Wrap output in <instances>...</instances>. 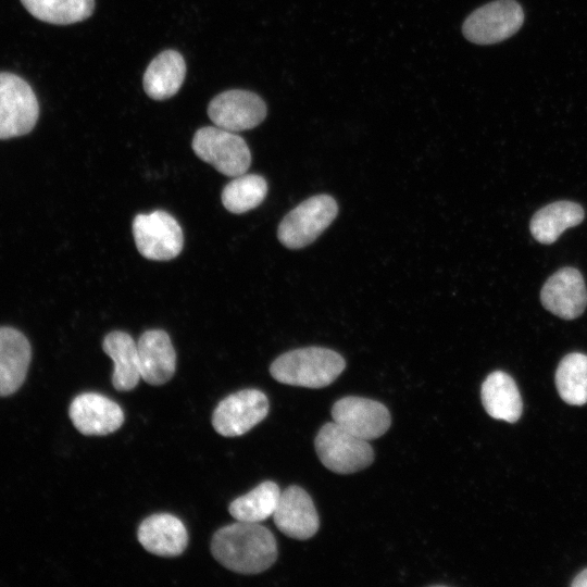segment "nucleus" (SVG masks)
I'll return each instance as SVG.
<instances>
[{
	"label": "nucleus",
	"mask_w": 587,
	"mask_h": 587,
	"mask_svg": "<svg viewBox=\"0 0 587 587\" xmlns=\"http://www.w3.org/2000/svg\"><path fill=\"white\" fill-rule=\"evenodd\" d=\"M211 552L224 567L240 574H259L277 559L272 532L258 524L237 521L215 532Z\"/></svg>",
	"instance_id": "nucleus-1"
},
{
	"label": "nucleus",
	"mask_w": 587,
	"mask_h": 587,
	"mask_svg": "<svg viewBox=\"0 0 587 587\" xmlns=\"http://www.w3.org/2000/svg\"><path fill=\"white\" fill-rule=\"evenodd\" d=\"M346 362L336 351L322 347L290 350L270 366L272 377L286 385L323 388L330 385L345 370Z\"/></svg>",
	"instance_id": "nucleus-2"
},
{
	"label": "nucleus",
	"mask_w": 587,
	"mask_h": 587,
	"mask_svg": "<svg viewBox=\"0 0 587 587\" xmlns=\"http://www.w3.org/2000/svg\"><path fill=\"white\" fill-rule=\"evenodd\" d=\"M315 451L323 465L338 474H350L372 464L374 451L336 422L324 424L315 437Z\"/></svg>",
	"instance_id": "nucleus-3"
},
{
	"label": "nucleus",
	"mask_w": 587,
	"mask_h": 587,
	"mask_svg": "<svg viewBox=\"0 0 587 587\" xmlns=\"http://www.w3.org/2000/svg\"><path fill=\"white\" fill-rule=\"evenodd\" d=\"M191 146L199 159L226 176H239L250 167L249 147L234 132L217 126L201 127L196 132Z\"/></svg>",
	"instance_id": "nucleus-4"
},
{
	"label": "nucleus",
	"mask_w": 587,
	"mask_h": 587,
	"mask_svg": "<svg viewBox=\"0 0 587 587\" xmlns=\"http://www.w3.org/2000/svg\"><path fill=\"white\" fill-rule=\"evenodd\" d=\"M338 205L328 195L313 196L294 208L282 220L277 237L289 249L313 242L335 220Z\"/></svg>",
	"instance_id": "nucleus-5"
},
{
	"label": "nucleus",
	"mask_w": 587,
	"mask_h": 587,
	"mask_svg": "<svg viewBox=\"0 0 587 587\" xmlns=\"http://www.w3.org/2000/svg\"><path fill=\"white\" fill-rule=\"evenodd\" d=\"M38 115L39 105L32 87L15 74L0 73V139L29 133Z\"/></svg>",
	"instance_id": "nucleus-6"
},
{
	"label": "nucleus",
	"mask_w": 587,
	"mask_h": 587,
	"mask_svg": "<svg viewBox=\"0 0 587 587\" xmlns=\"http://www.w3.org/2000/svg\"><path fill=\"white\" fill-rule=\"evenodd\" d=\"M133 235L139 253L149 260H172L180 253L184 246L180 225L174 216L162 210L136 215L133 221Z\"/></svg>",
	"instance_id": "nucleus-7"
},
{
	"label": "nucleus",
	"mask_w": 587,
	"mask_h": 587,
	"mask_svg": "<svg viewBox=\"0 0 587 587\" xmlns=\"http://www.w3.org/2000/svg\"><path fill=\"white\" fill-rule=\"evenodd\" d=\"M523 22V9L515 0H496L472 12L462 32L471 42L491 45L514 35Z\"/></svg>",
	"instance_id": "nucleus-8"
},
{
	"label": "nucleus",
	"mask_w": 587,
	"mask_h": 587,
	"mask_svg": "<svg viewBox=\"0 0 587 587\" xmlns=\"http://www.w3.org/2000/svg\"><path fill=\"white\" fill-rule=\"evenodd\" d=\"M268 400L258 389H243L224 398L214 409L212 425L224 437L246 434L268 412Z\"/></svg>",
	"instance_id": "nucleus-9"
},
{
	"label": "nucleus",
	"mask_w": 587,
	"mask_h": 587,
	"mask_svg": "<svg viewBox=\"0 0 587 587\" xmlns=\"http://www.w3.org/2000/svg\"><path fill=\"white\" fill-rule=\"evenodd\" d=\"M208 115L215 126L237 133L261 124L266 116V104L254 92L226 90L211 100Z\"/></svg>",
	"instance_id": "nucleus-10"
},
{
	"label": "nucleus",
	"mask_w": 587,
	"mask_h": 587,
	"mask_svg": "<svg viewBox=\"0 0 587 587\" xmlns=\"http://www.w3.org/2000/svg\"><path fill=\"white\" fill-rule=\"evenodd\" d=\"M332 417L338 425L367 441L383 436L391 423L389 411L383 403L354 396L336 401Z\"/></svg>",
	"instance_id": "nucleus-11"
},
{
	"label": "nucleus",
	"mask_w": 587,
	"mask_h": 587,
	"mask_svg": "<svg viewBox=\"0 0 587 587\" xmlns=\"http://www.w3.org/2000/svg\"><path fill=\"white\" fill-rule=\"evenodd\" d=\"M68 415L76 429L86 436H104L117 430L124 422L122 408L97 392H84L72 401Z\"/></svg>",
	"instance_id": "nucleus-12"
},
{
	"label": "nucleus",
	"mask_w": 587,
	"mask_h": 587,
	"mask_svg": "<svg viewBox=\"0 0 587 587\" xmlns=\"http://www.w3.org/2000/svg\"><path fill=\"white\" fill-rule=\"evenodd\" d=\"M273 520L284 535L299 540L313 537L320 525L311 497L303 488L295 485L280 492Z\"/></svg>",
	"instance_id": "nucleus-13"
},
{
	"label": "nucleus",
	"mask_w": 587,
	"mask_h": 587,
	"mask_svg": "<svg viewBox=\"0 0 587 587\" xmlns=\"http://www.w3.org/2000/svg\"><path fill=\"white\" fill-rule=\"evenodd\" d=\"M540 299L557 316L565 320L579 316L587 305V289L580 272L563 267L552 274L541 289Z\"/></svg>",
	"instance_id": "nucleus-14"
},
{
	"label": "nucleus",
	"mask_w": 587,
	"mask_h": 587,
	"mask_svg": "<svg viewBox=\"0 0 587 587\" xmlns=\"http://www.w3.org/2000/svg\"><path fill=\"white\" fill-rule=\"evenodd\" d=\"M140 376L153 386L168 382L176 370V352L166 332L146 330L137 342Z\"/></svg>",
	"instance_id": "nucleus-15"
},
{
	"label": "nucleus",
	"mask_w": 587,
	"mask_h": 587,
	"mask_svg": "<svg viewBox=\"0 0 587 587\" xmlns=\"http://www.w3.org/2000/svg\"><path fill=\"white\" fill-rule=\"evenodd\" d=\"M137 538L148 552L160 557H177L185 551L188 542L185 525L168 513L145 519L138 527Z\"/></svg>",
	"instance_id": "nucleus-16"
},
{
	"label": "nucleus",
	"mask_w": 587,
	"mask_h": 587,
	"mask_svg": "<svg viewBox=\"0 0 587 587\" xmlns=\"http://www.w3.org/2000/svg\"><path fill=\"white\" fill-rule=\"evenodd\" d=\"M32 358L27 338L17 329L0 327V397L14 394L24 383Z\"/></svg>",
	"instance_id": "nucleus-17"
},
{
	"label": "nucleus",
	"mask_w": 587,
	"mask_h": 587,
	"mask_svg": "<svg viewBox=\"0 0 587 587\" xmlns=\"http://www.w3.org/2000/svg\"><path fill=\"white\" fill-rule=\"evenodd\" d=\"M185 76L186 63L183 55L175 50H165L149 63L142 86L151 99L165 100L179 90Z\"/></svg>",
	"instance_id": "nucleus-18"
},
{
	"label": "nucleus",
	"mask_w": 587,
	"mask_h": 587,
	"mask_svg": "<svg viewBox=\"0 0 587 587\" xmlns=\"http://www.w3.org/2000/svg\"><path fill=\"white\" fill-rule=\"evenodd\" d=\"M482 402L496 420L516 422L523 409L522 398L513 378L502 371L490 373L482 385Z\"/></svg>",
	"instance_id": "nucleus-19"
},
{
	"label": "nucleus",
	"mask_w": 587,
	"mask_h": 587,
	"mask_svg": "<svg viewBox=\"0 0 587 587\" xmlns=\"http://www.w3.org/2000/svg\"><path fill=\"white\" fill-rule=\"evenodd\" d=\"M103 351L112 359V384L116 390L134 389L141 378L137 344L122 330L109 333L102 341Z\"/></svg>",
	"instance_id": "nucleus-20"
},
{
	"label": "nucleus",
	"mask_w": 587,
	"mask_h": 587,
	"mask_svg": "<svg viewBox=\"0 0 587 587\" xmlns=\"http://www.w3.org/2000/svg\"><path fill=\"white\" fill-rule=\"evenodd\" d=\"M583 208L571 201H557L538 210L532 217L529 228L533 237L540 243L554 242L567 228L584 220Z\"/></svg>",
	"instance_id": "nucleus-21"
},
{
	"label": "nucleus",
	"mask_w": 587,
	"mask_h": 587,
	"mask_svg": "<svg viewBox=\"0 0 587 587\" xmlns=\"http://www.w3.org/2000/svg\"><path fill=\"white\" fill-rule=\"evenodd\" d=\"M280 492L276 483L263 482L248 494L236 498L229 504V514L240 522L259 523L265 521L273 516Z\"/></svg>",
	"instance_id": "nucleus-22"
},
{
	"label": "nucleus",
	"mask_w": 587,
	"mask_h": 587,
	"mask_svg": "<svg viewBox=\"0 0 587 587\" xmlns=\"http://www.w3.org/2000/svg\"><path fill=\"white\" fill-rule=\"evenodd\" d=\"M36 18L55 25H68L88 18L95 0H21Z\"/></svg>",
	"instance_id": "nucleus-23"
},
{
	"label": "nucleus",
	"mask_w": 587,
	"mask_h": 587,
	"mask_svg": "<svg viewBox=\"0 0 587 587\" xmlns=\"http://www.w3.org/2000/svg\"><path fill=\"white\" fill-rule=\"evenodd\" d=\"M555 386L566 403H587V355L580 352L565 355L555 372Z\"/></svg>",
	"instance_id": "nucleus-24"
},
{
	"label": "nucleus",
	"mask_w": 587,
	"mask_h": 587,
	"mask_svg": "<svg viewBox=\"0 0 587 587\" xmlns=\"http://www.w3.org/2000/svg\"><path fill=\"white\" fill-rule=\"evenodd\" d=\"M267 193L266 180L257 174H241L234 177L222 191L224 208L241 214L257 208Z\"/></svg>",
	"instance_id": "nucleus-25"
},
{
	"label": "nucleus",
	"mask_w": 587,
	"mask_h": 587,
	"mask_svg": "<svg viewBox=\"0 0 587 587\" xmlns=\"http://www.w3.org/2000/svg\"><path fill=\"white\" fill-rule=\"evenodd\" d=\"M574 587H587V569L582 571L572 582Z\"/></svg>",
	"instance_id": "nucleus-26"
}]
</instances>
